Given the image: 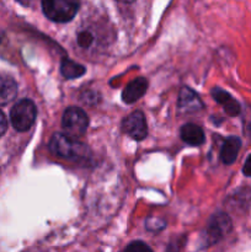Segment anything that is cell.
<instances>
[{"mask_svg":"<svg viewBox=\"0 0 251 252\" xmlns=\"http://www.w3.org/2000/svg\"><path fill=\"white\" fill-rule=\"evenodd\" d=\"M148 89V81L145 78H137L130 81L122 93V100L126 103H133L139 100Z\"/></svg>","mask_w":251,"mask_h":252,"instance_id":"8","label":"cell"},{"mask_svg":"<svg viewBox=\"0 0 251 252\" xmlns=\"http://www.w3.org/2000/svg\"><path fill=\"white\" fill-rule=\"evenodd\" d=\"M241 147V140L238 137H228L223 143L220 149V160L223 164L231 165L236 160L239 150Z\"/></svg>","mask_w":251,"mask_h":252,"instance_id":"10","label":"cell"},{"mask_svg":"<svg viewBox=\"0 0 251 252\" xmlns=\"http://www.w3.org/2000/svg\"><path fill=\"white\" fill-rule=\"evenodd\" d=\"M86 71L85 66L81 64L75 63L70 59H63L61 64V73L65 79H76L84 75Z\"/></svg>","mask_w":251,"mask_h":252,"instance_id":"13","label":"cell"},{"mask_svg":"<svg viewBox=\"0 0 251 252\" xmlns=\"http://www.w3.org/2000/svg\"><path fill=\"white\" fill-rule=\"evenodd\" d=\"M203 107L201 98L198 97L193 90H191L187 86H184L180 91L179 96V108L185 113L188 112H196Z\"/></svg>","mask_w":251,"mask_h":252,"instance_id":"7","label":"cell"},{"mask_svg":"<svg viewBox=\"0 0 251 252\" xmlns=\"http://www.w3.org/2000/svg\"><path fill=\"white\" fill-rule=\"evenodd\" d=\"M17 94V84L11 76L0 73V106L6 105L15 98Z\"/></svg>","mask_w":251,"mask_h":252,"instance_id":"12","label":"cell"},{"mask_svg":"<svg viewBox=\"0 0 251 252\" xmlns=\"http://www.w3.org/2000/svg\"><path fill=\"white\" fill-rule=\"evenodd\" d=\"M80 0H42V9L49 20L64 24L75 16Z\"/></svg>","mask_w":251,"mask_h":252,"instance_id":"2","label":"cell"},{"mask_svg":"<svg viewBox=\"0 0 251 252\" xmlns=\"http://www.w3.org/2000/svg\"><path fill=\"white\" fill-rule=\"evenodd\" d=\"M180 135H181V139L189 145H201L206 139L203 129L194 123H187L182 126Z\"/></svg>","mask_w":251,"mask_h":252,"instance_id":"11","label":"cell"},{"mask_svg":"<svg viewBox=\"0 0 251 252\" xmlns=\"http://www.w3.org/2000/svg\"><path fill=\"white\" fill-rule=\"evenodd\" d=\"M94 34L89 31H81L78 33V44L83 48H88L93 44Z\"/></svg>","mask_w":251,"mask_h":252,"instance_id":"14","label":"cell"},{"mask_svg":"<svg viewBox=\"0 0 251 252\" xmlns=\"http://www.w3.org/2000/svg\"><path fill=\"white\" fill-rule=\"evenodd\" d=\"M231 230V220L225 213H217L209 220L206 229L207 245H213L220 241Z\"/></svg>","mask_w":251,"mask_h":252,"instance_id":"5","label":"cell"},{"mask_svg":"<svg viewBox=\"0 0 251 252\" xmlns=\"http://www.w3.org/2000/svg\"><path fill=\"white\" fill-rule=\"evenodd\" d=\"M165 221L160 220L157 218H149L145 220V228L149 231H160L165 228Z\"/></svg>","mask_w":251,"mask_h":252,"instance_id":"16","label":"cell"},{"mask_svg":"<svg viewBox=\"0 0 251 252\" xmlns=\"http://www.w3.org/2000/svg\"><path fill=\"white\" fill-rule=\"evenodd\" d=\"M49 150L57 157L70 161L86 160L90 155V150L84 143L66 133H56L49 140Z\"/></svg>","mask_w":251,"mask_h":252,"instance_id":"1","label":"cell"},{"mask_svg":"<svg viewBox=\"0 0 251 252\" xmlns=\"http://www.w3.org/2000/svg\"><path fill=\"white\" fill-rule=\"evenodd\" d=\"M212 96H213V98L217 102L223 106L224 110H225V112L229 116L235 117V116H238L240 113V105H239V102L235 98L231 97L230 94H228L226 91L216 88L212 90Z\"/></svg>","mask_w":251,"mask_h":252,"instance_id":"9","label":"cell"},{"mask_svg":"<svg viewBox=\"0 0 251 252\" xmlns=\"http://www.w3.org/2000/svg\"><path fill=\"white\" fill-rule=\"evenodd\" d=\"M118 1H121V2H126V4H129V2L135 1V0H118Z\"/></svg>","mask_w":251,"mask_h":252,"instance_id":"19","label":"cell"},{"mask_svg":"<svg viewBox=\"0 0 251 252\" xmlns=\"http://www.w3.org/2000/svg\"><path fill=\"white\" fill-rule=\"evenodd\" d=\"M0 41H1V36H0Z\"/></svg>","mask_w":251,"mask_h":252,"instance_id":"20","label":"cell"},{"mask_svg":"<svg viewBox=\"0 0 251 252\" xmlns=\"http://www.w3.org/2000/svg\"><path fill=\"white\" fill-rule=\"evenodd\" d=\"M243 172L245 176L251 177V154L249 155L248 159L245 160V164H244V167H243Z\"/></svg>","mask_w":251,"mask_h":252,"instance_id":"18","label":"cell"},{"mask_svg":"<svg viewBox=\"0 0 251 252\" xmlns=\"http://www.w3.org/2000/svg\"><path fill=\"white\" fill-rule=\"evenodd\" d=\"M37 110L31 100L19 101L10 111V121L12 127L19 132H26L33 126L36 121Z\"/></svg>","mask_w":251,"mask_h":252,"instance_id":"3","label":"cell"},{"mask_svg":"<svg viewBox=\"0 0 251 252\" xmlns=\"http://www.w3.org/2000/svg\"><path fill=\"white\" fill-rule=\"evenodd\" d=\"M125 252H153V250L143 241H133L126 248Z\"/></svg>","mask_w":251,"mask_h":252,"instance_id":"15","label":"cell"},{"mask_svg":"<svg viewBox=\"0 0 251 252\" xmlns=\"http://www.w3.org/2000/svg\"><path fill=\"white\" fill-rule=\"evenodd\" d=\"M62 126L66 134L79 138L84 135V133L88 129L89 117L83 108L71 106L64 111Z\"/></svg>","mask_w":251,"mask_h":252,"instance_id":"4","label":"cell"},{"mask_svg":"<svg viewBox=\"0 0 251 252\" xmlns=\"http://www.w3.org/2000/svg\"><path fill=\"white\" fill-rule=\"evenodd\" d=\"M7 129V121H6V117H5L4 113L0 111V137H1L2 134H4L5 132H6Z\"/></svg>","mask_w":251,"mask_h":252,"instance_id":"17","label":"cell"},{"mask_svg":"<svg viewBox=\"0 0 251 252\" xmlns=\"http://www.w3.org/2000/svg\"><path fill=\"white\" fill-rule=\"evenodd\" d=\"M122 132L129 135L134 140H143L148 134L147 122L143 112L135 111L130 113L122 122Z\"/></svg>","mask_w":251,"mask_h":252,"instance_id":"6","label":"cell"}]
</instances>
